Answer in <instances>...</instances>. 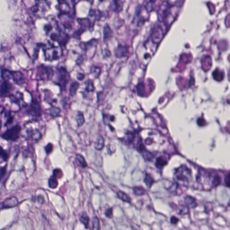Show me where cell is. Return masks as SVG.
<instances>
[{"mask_svg": "<svg viewBox=\"0 0 230 230\" xmlns=\"http://www.w3.org/2000/svg\"><path fill=\"white\" fill-rule=\"evenodd\" d=\"M54 73V70L51 67L41 64L37 68L36 79L38 81H49L52 79Z\"/></svg>", "mask_w": 230, "mask_h": 230, "instance_id": "277c9868", "label": "cell"}, {"mask_svg": "<svg viewBox=\"0 0 230 230\" xmlns=\"http://www.w3.org/2000/svg\"><path fill=\"white\" fill-rule=\"evenodd\" d=\"M185 202L189 208H194L197 206V202L194 198L187 196L185 198Z\"/></svg>", "mask_w": 230, "mask_h": 230, "instance_id": "484cf974", "label": "cell"}, {"mask_svg": "<svg viewBox=\"0 0 230 230\" xmlns=\"http://www.w3.org/2000/svg\"><path fill=\"white\" fill-rule=\"evenodd\" d=\"M2 113H4L5 117L6 118V121L4 124V126L7 127L13 123L14 120V117L12 115L11 111L5 110L4 107L3 109L1 108V114Z\"/></svg>", "mask_w": 230, "mask_h": 230, "instance_id": "2e32d148", "label": "cell"}, {"mask_svg": "<svg viewBox=\"0 0 230 230\" xmlns=\"http://www.w3.org/2000/svg\"><path fill=\"white\" fill-rule=\"evenodd\" d=\"M46 113L53 117H56L60 116L61 109L57 107L52 105L50 108L46 109Z\"/></svg>", "mask_w": 230, "mask_h": 230, "instance_id": "ac0fdd59", "label": "cell"}, {"mask_svg": "<svg viewBox=\"0 0 230 230\" xmlns=\"http://www.w3.org/2000/svg\"><path fill=\"white\" fill-rule=\"evenodd\" d=\"M106 216L109 218H112L113 217V209L112 208H109L108 210H107L105 213Z\"/></svg>", "mask_w": 230, "mask_h": 230, "instance_id": "ee69618b", "label": "cell"}, {"mask_svg": "<svg viewBox=\"0 0 230 230\" xmlns=\"http://www.w3.org/2000/svg\"><path fill=\"white\" fill-rule=\"evenodd\" d=\"M224 182L226 186L228 188H230V172L228 173L225 176Z\"/></svg>", "mask_w": 230, "mask_h": 230, "instance_id": "b9f144b4", "label": "cell"}, {"mask_svg": "<svg viewBox=\"0 0 230 230\" xmlns=\"http://www.w3.org/2000/svg\"><path fill=\"white\" fill-rule=\"evenodd\" d=\"M170 5L166 1H165L160 5L157 11L158 20L159 22L166 23V20L170 14Z\"/></svg>", "mask_w": 230, "mask_h": 230, "instance_id": "ba28073f", "label": "cell"}, {"mask_svg": "<svg viewBox=\"0 0 230 230\" xmlns=\"http://www.w3.org/2000/svg\"><path fill=\"white\" fill-rule=\"evenodd\" d=\"M84 61V58L83 56L82 55H79L77 59L76 60V65L81 66V65L83 63Z\"/></svg>", "mask_w": 230, "mask_h": 230, "instance_id": "60d3db41", "label": "cell"}, {"mask_svg": "<svg viewBox=\"0 0 230 230\" xmlns=\"http://www.w3.org/2000/svg\"><path fill=\"white\" fill-rule=\"evenodd\" d=\"M117 196L121 200L126 202L130 203L131 199L127 194L121 191H119L117 193Z\"/></svg>", "mask_w": 230, "mask_h": 230, "instance_id": "836d02e7", "label": "cell"}, {"mask_svg": "<svg viewBox=\"0 0 230 230\" xmlns=\"http://www.w3.org/2000/svg\"><path fill=\"white\" fill-rule=\"evenodd\" d=\"M43 44L39 43L36 45V47L34 49L33 53V58L34 60L38 59V56H39V51L40 49L42 48Z\"/></svg>", "mask_w": 230, "mask_h": 230, "instance_id": "e575fe53", "label": "cell"}, {"mask_svg": "<svg viewBox=\"0 0 230 230\" xmlns=\"http://www.w3.org/2000/svg\"><path fill=\"white\" fill-rule=\"evenodd\" d=\"M228 206H230V200L228 204Z\"/></svg>", "mask_w": 230, "mask_h": 230, "instance_id": "c3c4849f", "label": "cell"}, {"mask_svg": "<svg viewBox=\"0 0 230 230\" xmlns=\"http://www.w3.org/2000/svg\"><path fill=\"white\" fill-rule=\"evenodd\" d=\"M104 145V141L102 136L98 138L95 144V148L97 150H101Z\"/></svg>", "mask_w": 230, "mask_h": 230, "instance_id": "f546056e", "label": "cell"}, {"mask_svg": "<svg viewBox=\"0 0 230 230\" xmlns=\"http://www.w3.org/2000/svg\"><path fill=\"white\" fill-rule=\"evenodd\" d=\"M54 41H48L47 43L43 44L42 49L44 53L45 61H52L58 60L63 55L62 47L58 45H56Z\"/></svg>", "mask_w": 230, "mask_h": 230, "instance_id": "6da1fadb", "label": "cell"}, {"mask_svg": "<svg viewBox=\"0 0 230 230\" xmlns=\"http://www.w3.org/2000/svg\"><path fill=\"white\" fill-rule=\"evenodd\" d=\"M48 185L51 188H56L58 186V182L57 179V177L55 175H53L50 177L48 180Z\"/></svg>", "mask_w": 230, "mask_h": 230, "instance_id": "f1b7e54d", "label": "cell"}, {"mask_svg": "<svg viewBox=\"0 0 230 230\" xmlns=\"http://www.w3.org/2000/svg\"><path fill=\"white\" fill-rule=\"evenodd\" d=\"M45 149L46 154L47 155H49L52 151L53 149V146L52 144H51V143H49L45 146Z\"/></svg>", "mask_w": 230, "mask_h": 230, "instance_id": "ab89813d", "label": "cell"}, {"mask_svg": "<svg viewBox=\"0 0 230 230\" xmlns=\"http://www.w3.org/2000/svg\"><path fill=\"white\" fill-rule=\"evenodd\" d=\"M80 221L84 225L85 228H88L89 223V219L86 213H82L81 216L79 218Z\"/></svg>", "mask_w": 230, "mask_h": 230, "instance_id": "4316f807", "label": "cell"}, {"mask_svg": "<svg viewBox=\"0 0 230 230\" xmlns=\"http://www.w3.org/2000/svg\"><path fill=\"white\" fill-rule=\"evenodd\" d=\"M165 23L159 22L153 26L151 29V38L155 44H159L164 37L167 32L168 28Z\"/></svg>", "mask_w": 230, "mask_h": 230, "instance_id": "3957f363", "label": "cell"}, {"mask_svg": "<svg viewBox=\"0 0 230 230\" xmlns=\"http://www.w3.org/2000/svg\"><path fill=\"white\" fill-rule=\"evenodd\" d=\"M58 8L61 14H69L73 11L75 4V0H58Z\"/></svg>", "mask_w": 230, "mask_h": 230, "instance_id": "9c48e42d", "label": "cell"}, {"mask_svg": "<svg viewBox=\"0 0 230 230\" xmlns=\"http://www.w3.org/2000/svg\"><path fill=\"white\" fill-rule=\"evenodd\" d=\"M123 1L122 0H113L112 9L116 13H119L123 9Z\"/></svg>", "mask_w": 230, "mask_h": 230, "instance_id": "e0dca14e", "label": "cell"}, {"mask_svg": "<svg viewBox=\"0 0 230 230\" xmlns=\"http://www.w3.org/2000/svg\"><path fill=\"white\" fill-rule=\"evenodd\" d=\"M92 229L99 230L100 228L99 221L97 217H94L92 219Z\"/></svg>", "mask_w": 230, "mask_h": 230, "instance_id": "74e56055", "label": "cell"}, {"mask_svg": "<svg viewBox=\"0 0 230 230\" xmlns=\"http://www.w3.org/2000/svg\"><path fill=\"white\" fill-rule=\"evenodd\" d=\"M13 89V86L11 83L9 82V81H3L1 82L0 87L1 98L9 97Z\"/></svg>", "mask_w": 230, "mask_h": 230, "instance_id": "7c38bea8", "label": "cell"}, {"mask_svg": "<svg viewBox=\"0 0 230 230\" xmlns=\"http://www.w3.org/2000/svg\"><path fill=\"white\" fill-rule=\"evenodd\" d=\"M56 73V81L54 82V83L59 87L61 91H65L70 79L69 73L64 67H57Z\"/></svg>", "mask_w": 230, "mask_h": 230, "instance_id": "7a4b0ae2", "label": "cell"}, {"mask_svg": "<svg viewBox=\"0 0 230 230\" xmlns=\"http://www.w3.org/2000/svg\"><path fill=\"white\" fill-rule=\"evenodd\" d=\"M101 73V68L95 66H92L90 68V73L91 74L94 75L95 78H98L99 76Z\"/></svg>", "mask_w": 230, "mask_h": 230, "instance_id": "1f68e13d", "label": "cell"}, {"mask_svg": "<svg viewBox=\"0 0 230 230\" xmlns=\"http://www.w3.org/2000/svg\"><path fill=\"white\" fill-rule=\"evenodd\" d=\"M37 199L38 202L41 204L43 203L44 201V197L42 196H38L37 197Z\"/></svg>", "mask_w": 230, "mask_h": 230, "instance_id": "7dc6e473", "label": "cell"}, {"mask_svg": "<svg viewBox=\"0 0 230 230\" xmlns=\"http://www.w3.org/2000/svg\"><path fill=\"white\" fill-rule=\"evenodd\" d=\"M174 175L178 181L181 182L184 185H186L188 184L190 180L191 172L187 167L182 166L176 169Z\"/></svg>", "mask_w": 230, "mask_h": 230, "instance_id": "8992f818", "label": "cell"}, {"mask_svg": "<svg viewBox=\"0 0 230 230\" xmlns=\"http://www.w3.org/2000/svg\"><path fill=\"white\" fill-rule=\"evenodd\" d=\"M85 90L87 92H93L95 91L94 83L91 80H88L85 82Z\"/></svg>", "mask_w": 230, "mask_h": 230, "instance_id": "4dcf8cb0", "label": "cell"}, {"mask_svg": "<svg viewBox=\"0 0 230 230\" xmlns=\"http://www.w3.org/2000/svg\"><path fill=\"white\" fill-rule=\"evenodd\" d=\"M26 113L29 116L32 117L34 120L40 119L42 117V109L41 104L36 98H32Z\"/></svg>", "mask_w": 230, "mask_h": 230, "instance_id": "5b68a950", "label": "cell"}, {"mask_svg": "<svg viewBox=\"0 0 230 230\" xmlns=\"http://www.w3.org/2000/svg\"><path fill=\"white\" fill-rule=\"evenodd\" d=\"M144 182L148 188H151L154 182L153 179L148 174H147L144 179Z\"/></svg>", "mask_w": 230, "mask_h": 230, "instance_id": "d590c367", "label": "cell"}, {"mask_svg": "<svg viewBox=\"0 0 230 230\" xmlns=\"http://www.w3.org/2000/svg\"><path fill=\"white\" fill-rule=\"evenodd\" d=\"M97 41L96 40H92L87 42H81L80 44V47L83 51H86L93 47L96 44Z\"/></svg>", "mask_w": 230, "mask_h": 230, "instance_id": "cb8c5ba5", "label": "cell"}, {"mask_svg": "<svg viewBox=\"0 0 230 230\" xmlns=\"http://www.w3.org/2000/svg\"><path fill=\"white\" fill-rule=\"evenodd\" d=\"M171 223L173 224H176L178 223V222L179 221V219L178 218H176L175 216H172L171 217V220H170Z\"/></svg>", "mask_w": 230, "mask_h": 230, "instance_id": "bcb514c9", "label": "cell"}, {"mask_svg": "<svg viewBox=\"0 0 230 230\" xmlns=\"http://www.w3.org/2000/svg\"><path fill=\"white\" fill-rule=\"evenodd\" d=\"M19 204V201L16 197H13L5 200L1 203V209H10L16 207Z\"/></svg>", "mask_w": 230, "mask_h": 230, "instance_id": "4fadbf2b", "label": "cell"}, {"mask_svg": "<svg viewBox=\"0 0 230 230\" xmlns=\"http://www.w3.org/2000/svg\"><path fill=\"white\" fill-rule=\"evenodd\" d=\"M167 158L164 156H160L156 160V166L159 168L164 166L167 164Z\"/></svg>", "mask_w": 230, "mask_h": 230, "instance_id": "d4e9b609", "label": "cell"}, {"mask_svg": "<svg viewBox=\"0 0 230 230\" xmlns=\"http://www.w3.org/2000/svg\"><path fill=\"white\" fill-rule=\"evenodd\" d=\"M21 129V126L19 124H17L7 129L5 132L2 134L1 137L6 140L16 141L20 138Z\"/></svg>", "mask_w": 230, "mask_h": 230, "instance_id": "52a82bcc", "label": "cell"}, {"mask_svg": "<svg viewBox=\"0 0 230 230\" xmlns=\"http://www.w3.org/2000/svg\"><path fill=\"white\" fill-rule=\"evenodd\" d=\"M79 86H80V84L78 82H76V81H74V82H73L69 87V95L72 97L75 95L77 90L79 88Z\"/></svg>", "mask_w": 230, "mask_h": 230, "instance_id": "7402d4cb", "label": "cell"}, {"mask_svg": "<svg viewBox=\"0 0 230 230\" xmlns=\"http://www.w3.org/2000/svg\"><path fill=\"white\" fill-rule=\"evenodd\" d=\"M11 73V79H12L15 84L21 85L25 83V77L21 72L19 71H12Z\"/></svg>", "mask_w": 230, "mask_h": 230, "instance_id": "5bb4252c", "label": "cell"}, {"mask_svg": "<svg viewBox=\"0 0 230 230\" xmlns=\"http://www.w3.org/2000/svg\"><path fill=\"white\" fill-rule=\"evenodd\" d=\"M36 5L32 8V11L34 13H44L50 8L51 0H35Z\"/></svg>", "mask_w": 230, "mask_h": 230, "instance_id": "30bf717a", "label": "cell"}, {"mask_svg": "<svg viewBox=\"0 0 230 230\" xmlns=\"http://www.w3.org/2000/svg\"><path fill=\"white\" fill-rule=\"evenodd\" d=\"M9 98L11 103H14L20 107H27L28 104L23 101V95L22 93L17 91L15 94H11L9 96Z\"/></svg>", "mask_w": 230, "mask_h": 230, "instance_id": "8fae6325", "label": "cell"}, {"mask_svg": "<svg viewBox=\"0 0 230 230\" xmlns=\"http://www.w3.org/2000/svg\"><path fill=\"white\" fill-rule=\"evenodd\" d=\"M85 76V74L83 73H78L76 74V79L79 81H82L83 80H84Z\"/></svg>", "mask_w": 230, "mask_h": 230, "instance_id": "7bdbcfd3", "label": "cell"}, {"mask_svg": "<svg viewBox=\"0 0 230 230\" xmlns=\"http://www.w3.org/2000/svg\"><path fill=\"white\" fill-rule=\"evenodd\" d=\"M12 71L1 67V77L3 81H9L12 78Z\"/></svg>", "mask_w": 230, "mask_h": 230, "instance_id": "d6986e66", "label": "cell"}, {"mask_svg": "<svg viewBox=\"0 0 230 230\" xmlns=\"http://www.w3.org/2000/svg\"><path fill=\"white\" fill-rule=\"evenodd\" d=\"M6 170V165L5 166L2 167L1 168V171H0V176H1V180L2 179L3 177L4 176L5 174Z\"/></svg>", "mask_w": 230, "mask_h": 230, "instance_id": "f6af8a7d", "label": "cell"}, {"mask_svg": "<svg viewBox=\"0 0 230 230\" xmlns=\"http://www.w3.org/2000/svg\"><path fill=\"white\" fill-rule=\"evenodd\" d=\"M112 29L108 24H106L104 28V41L107 42L111 38L112 36Z\"/></svg>", "mask_w": 230, "mask_h": 230, "instance_id": "44dd1931", "label": "cell"}, {"mask_svg": "<svg viewBox=\"0 0 230 230\" xmlns=\"http://www.w3.org/2000/svg\"><path fill=\"white\" fill-rule=\"evenodd\" d=\"M26 133L28 138L34 141H38L42 138V134L37 129H28Z\"/></svg>", "mask_w": 230, "mask_h": 230, "instance_id": "9a60e30c", "label": "cell"}, {"mask_svg": "<svg viewBox=\"0 0 230 230\" xmlns=\"http://www.w3.org/2000/svg\"><path fill=\"white\" fill-rule=\"evenodd\" d=\"M128 52L127 47L120 45L117 48L115 51V54L117 57H124Z\"/></svg>", "mask_w": 230, "mask_h": 230, "instance_id": "ffe728a7", "label": "cell"}, {"mask_svg": "<svg viewBox=\"0 0 230 230\" xmlns=\"http://www.w3.org/2000/svg\"><path fill=\"white\" fill-rule=\"evenodd\" d=\"M99 1H100V2H103V1H104V0H99Z\"/></svg>", "mask_w": 230, "mask_h": 230, "instance_id": "681fc988", "label": "cell"}, {"mask_svg": "<svg viewBox=\"0 0 230 230\" xmlns=\"http://www.w3.org/2000/svg\"><path fill=\"white\" fill-rule=\"evenodd\" d=\"M76 120L77 126L78 127H81L84 124L85 122L84 115L83 113L81 111H78L76 117Z\"/></svg>", "mask_w": 230, "mask_h": 230, "instance_id": "603a6c76", "label": "cell"}, {"mask_svg": "<svg viewBox=\"0 0 230 230\" xmlns=\"http://www.w3.org/2000/svg\"><path fill=\"white\" fill-rule=\"evenodd\" d=\"M76 160L78 161L81 166L82 168H85L87 166V164L84 158L82 155H80V154H76Z\"/></svg>", "mask_w": 230, "mask_h": 230, "instance_id": "d6a6232c", "label": "cell"}, {"mask_svg": "<svg viewBox=\"0 0 230 230\" xmlns=\"http://www.w3.org/2000/svg\"><path fill=\"white\" fill-rule=\"evenodd\" d=\"M0 155H1V158L3 160V161H6L8 160V158H9V155H8L7 151L5 150L4 149H3L2 147H1Z\"/></svg>", "mask_w": 230, "mask_h": 230, "instance_id": "f35d334b", "label": "cell"}, {"mask_svg": "<svg viewBox=\"0 0 230 230\" xmlns=\"http://www.w3.org/2000/svg\"><path fill=\"white\" fill-rule=\"evenodd\" d=\"M177 213L181 215H185L188 213V207L187 205H179L176 209Z\"/></svg>", "mask_w": 230, "mask_h": 230, "instance_id": "83f0119b", "label": "cell"}, {"mask_svg": "<svg viewBox=\"0 0 230 230\" xmlns=\"http://www.w3.org/2000/svg\"><path fill=\"white\" fill-rule=\"evenodd\" d=\"M146 191L145 189L141 187H135L133 188L134 193L137 196H141V195H144L146 193Z\"/></svg>", "mask_w": 230, "mask_h": 230, "instance_id": "8d00e7d4", "label": "cell"}]
</instances>
